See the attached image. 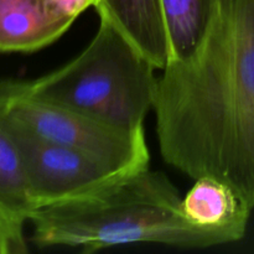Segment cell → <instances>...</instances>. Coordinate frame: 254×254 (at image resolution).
<instances>
[{
  "instance_id": "11",
  "label": "cell",
  "mask_w": 254,
  "mask_h": 254,
  "mask_svg": "<svg viewBox=\"0 0 254 254\" xmlns=\"http://www.w3.org/2000/svg\"><path fill=\"white\" fill-rule=\"evenodd\" d=\"M27 252L24 227L10 220L0 210V254H22Z\"/></svg>"
},
{
  "instance_id": "5",
  "label": "cell",
  "mask_w": 254,
  "mask_h": 254,
  "mask_svg": "<svg viewBox=\"0 0 254 254\" xmlns=\"http://www.w3.org/2000/svg\"><path fill=\"white\" fill-rule=\"evenodd\" d=\"M4 122L19 148L36 211L88 197L135 173L79 149L45 140L21 127Z\"/></svg>"
},
{
  "instance_id": "8",
  "label": "cell",
  "mask_w": 254,
  "mask_h": 254,
  "mask_svg": "<svg viewBox=\"0 0 254 254\" xmlns=\"http://www.w3.org/2000/svg\"><path fill=\"white\" fill-rule=\"evenodd\" d=\"M45 9L42 0H0V52H34L71 27Z\"/></svg>"
},
{
  "instance_id": "3",
  "label": "cell",
  "mask_w": 254,
  "mask_h": 254,
  "mask_svg": "<svg viewBox=\"0 0 254 254\" xmlns=\"http://www.w3.org/2000/svg\"><path fill=\"white\" fill-rule=\"evenodd\" d=\"M155 67L108 20L72 61L45 76L24 81L34 96L107 124L143 129L154 108Z\"/></svg>"
},
{
  "instance_id": "9",
  "label": "cell",
  "mask_w": 254,
  "mask_h": 254,
  "mask_svg": "<svg viewBox=\"0 0 254 254\" xmlns=\"http://www.w3.org/2000/svg\"><path fill=\"white\" fill-rule=\"evenodd\" d=\"M161 4L170 60L188 59L202 41L215 14L217 0H161Z\"/></svg>"
},
{
  "instance_id": "4",
  "label": "cell",
  "mask_w": 254,
  "mask_h": 254,
  "mask_svg": "<svg viewBox=\"0 0 254 254\" xmlns=\"http://www.w3.org/2000/svg\"><path fill=\"white\" fill-rule=\"evenodd\" d=\"M0 116L9 123L61 145L79 149L114 166H149L144 128L126 130L34 96L19 79H0Z\"/></svg>"
},
{
  "instance_id": "1",
  "label": "cell",
  "mask_w": 254,
  "mask_h": 254,
  "mask_svg": "<svg viewBox=\"0 0 254 254\" xmlns=\"http://www.w3.org/2000/svg\"><path fill=\"white\" fill-rule=\"evenodd\" d=\"M153 111L164 160L212 176L254 208V0H217L197 49L170 60Z\"/></svg>"
},
{
  "instance_id": "12",
  "label": "cell",
  "mask_w": 254,
  "mask_h": 254,
  "mask_svg": "<svg viewBox=\"0 0 254 254\" xmlns=\"http://www.w3.org/2000/svg\"><path fill=\"white\" fill-rule=\"evenodd\" d=\"M45 9L56 19L73 24L88 7H94L97 0H42Z\"/></svg>"
},
{
  "instance_id": "10",
  "label": "cell",
  "mask_w": 254,
  "mask_h": 254,
  "mask_svg": "<svg viewBox=\"0 0 254 254\" xmlns=\"http://www.w3.org/2000/svg\"><path fill=\"white\" fill-rule=\"evenodd\" d=\"M0 210L24 227L36 211L19 148L0 117Z\"/></svg>"
},
{
  "instance_id": "7",
  "label": "cell",
  "mask_w": 254,
  "mask_h": 254,
  "mask_svg": "<svg viewBox=\"0 0 254 254\" xmlns=\"http://www.w3.org/2000/svg\"><path fill=\"white\" fill-rule=\"evenodd\" d=\"M99 19L114 25L156 69L170 60L161 0H97Z\"/></svg>"
},
{
  "instance_id": "6",
  "label": "cell",
  "mask_w": 254,
  "mask_h": 254,
  "mask_svg": "<svg viewBox=\"0 0 254 254\" xmlns=\"http://www.w3.org/2000/svg\"><path fill=\"white\" fill-rule=\"evenodd\" d=\"M181 210L189 222L220 233L226 243L242 240L252 212L231 186L212 176L196 179L181 200Z\"/></svg>"
},
{
  "instance_id": "2",
  "label": "cell",
  "mask_w": 254,
  "mask_h": 254,
  "mask_svg": "<svg viewBox=\"0 0 254 254\" xmlns=\"http://www.w3.org/2000/svg\"><path fill=\"white\" fill-rule=\"evenodd\" d=\"M181 200L174 184L148 166L88 197L35 211L30 218L32 242L40 248L66 246L84 253L134 243L181 248L226 245L220 233L189 222Z\"/></svg>"
}]
</instances>
